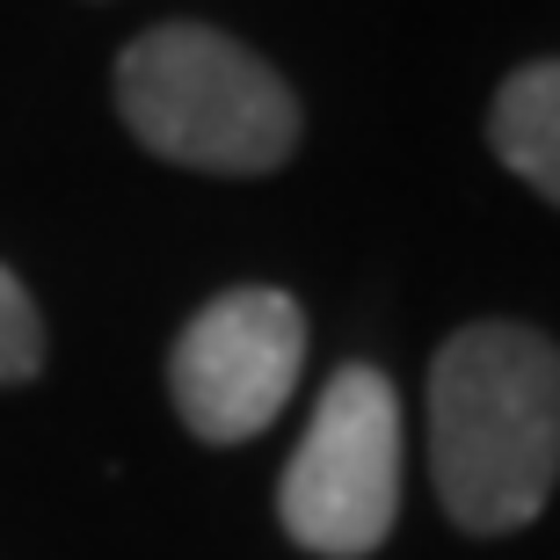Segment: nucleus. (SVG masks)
I'll use <instances>...</instances> for the list:
<instances>
[{"label": "nucleus", "mask_w": 560, "mask_h": 560, "mask_svg": "<svg viewBox=\"0 0 560 560\" xmlns=\"http://www.w3.org/2000/svg\"><path fill=\"white\" fill-rule=\"evenodd\" d=\"M430 480L466 539H510L560 488V342L466 320L430 364Z\"/></svg>", "instance_id": "1"}, {"label": "nucleus", "mask_w": 560, "mask_h": 560, "mask_svg": "<svg viewBox=\"0 0 560 560\" xmlns=\"http://www.w3.org/2000/svg\"><path fill=\"white\" fill-rule=\"evenodd\" d=\"M125 131L197 175H270L299 153V95L262 51L211 22H161L117 59Z\"/></svg>", "instance_id": "2"}, {"label": "nucleus", "mask_w": 560, "mask_h": 560, "mask_svg": "<svg viewBox=\"0 0 560 560\" xmlns=\"http://www.w3.org/2000/svg\"><path fill=\"white\" fill-rule=\"evenodd\" d=\"M291 546L320 560H364L400 517V394L372 364H342L313 400V422L277 480Z\"/></svg>", "instance_id": "3"}, {"label": "nucleus", "mask_w": 560, "mask_h": 560, "mask_svg": "<svg viewBox=\"0 0 560 560\" xmlns=\"http://www.w3.org/2000/svg\"><path fill=\"white\" fill-rule=\"evenodd\" d=\"M299 364H306L299 299L277 284H233L183 320L167 350V394L197 444H248L299 394Z\"/></svg>", "instance_id": "4"}, {"label": "nucleus", "mask_w": 560, "mask_h": 560, "mask_svg": "<svg viewBox=\"0 0 560 560\" xmlns=\"http://www.w3.org/2000/svg\"><path fill=\"white\" fill-rule=\"evenodd\" d=\"M488 145L524 189L560 205V59H524L488 103Z\"/></svg>", "instance_id": "5"}, {"label": "nucleus", "mask_w": 560, "mask_h": 560, "mask_svg": "<svg viewBox=\"0 0 560 560\" xmlns=\"http://www.w3.org/2000/svg\"><path fill=\"white\" fill-rule=\"evenodd\" d=\"M44 372V320L37 299L8 262H0V386H30Z\"/></svg>", "instance_id": "6"}]
</instances>
